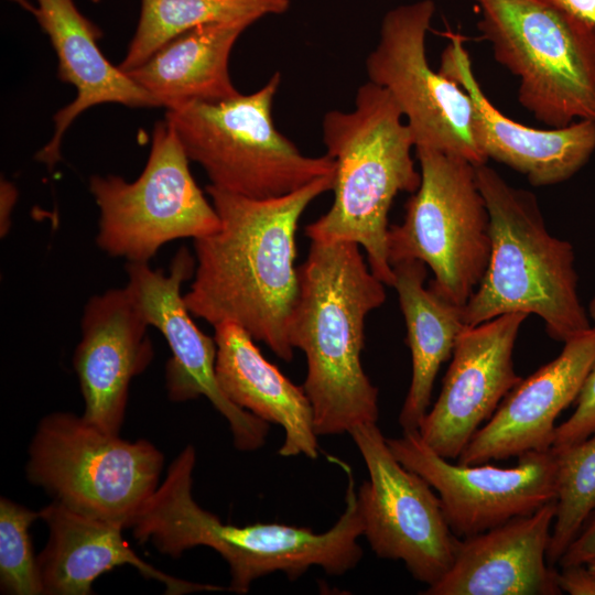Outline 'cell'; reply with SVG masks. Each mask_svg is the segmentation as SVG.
Segmentation results:
<instances>
[{
    "mask_svg": "<svg viewBox=\"0 0 595 595\" xmlns=\"http://www.w3.org/2000/svg\"><path fill=\"white\" fill-rule=\"evenodd\" d=\"M334 174L266 199L209 184L206 193L220 226L194 239L196 268L184 294L192 315L213 326L237 324L277 357L291 361L289 326L299 295L298 225L306 207L333 190Z\"/></svg>",
    "mask_w": 595,
    "mask_h": 595,
    "instance_id": "cell-1",
    "label": "cell"
},
{
    "mask_svg": "<svg viewBox=\"0 0 595 595\" xmlns=\"http://www.w3.org/2000/svg\"><path fill=\"white\" fill-rule=\"evenodd\" d=\"M298 275L289 337L306 358L302 388L316 434L349 433L377 423L378 389L364 371L361 351L365 320L386 301V284L351 241L311 240Z\"/></svg>",
    "mask_w": 595,
    "mask_h": 595,
    "instance_id": "cell-2",
    "label": "cell"
},
{
    "mask_svg": "<svg viewBox=\"0 0 595 595\" xmlns=\"http://www.w3.org/2000/svg\"><path fill=\"white\" fill-rule=\"evenodd\" d=\"M195 462V450L187 445L133 518L129 528L140 543L151 542L171 558L195 547L212 548L228 563L227 589L237 594H246L256 580L275 572L294 581L312 566L329 575H343L359 563L363 549L358 538L364 533V520L348 468L343 515L331 529L315 533L310 528L282 523H223L193 498Z\"/></svg>",
    "mask_w": 595,
    "mask_h": 595,
    "instance_id": "cell-3",
    "label": "cell"
},
{
    "mask_svg": "<svg viewBox=\"0 0 595 595\" xmlns=\"http://www.w3.org/2000/svg\"><path fill=\"white\" fill-rule=\"evenodd\" d=\"M390 94L368 80L350 111L329 110L322 120L326 154L335 161L334 202L305 227L311 240L351 241L364 248L371 272L392 286L388 259V214L400 192L421 182L411 150L414 142Z\"/></svg>",
    "mask_w": 595,
    "mask_h": 595,
    "instance_id": "cell-4",
    "label": "cell"
},
{
    "mask_svg": "<svg viewBox=\"0 0 595 595\" xmlns=\"http://www.w3.org/2000/svg\"><path fill=\"white\" fill-rule=\"evenodd\" d=\"M489 214L490 255L464 306L468 327L508 313L536 314L548 335L566 340L592 326L577 293L573 246L552 236L536 196L509 185L487 163L475 166Z\"/></svg>",
    "mask_w": 595,
    "mask_h": 595,
    "instance_id": "cell-5",
    "label": "cell"
},
{
    "mask_svg": "<svg viewBox=\"0 0 595 595\" xmlns=\"http://www.w3.org/2000/svg\"><path fill=\"white\" fill-rule=\"evenodd\" d=\"M495 60L519 78V102L542 123L595 121V25L549 0H474Z\"/></svg>",
    "mask_w": 595,
    "mask_h": 595,
    "instance_id": "cell-6",
    "label": "cell"
},
{
    "mask_svg": "<svg viewBox=\"0 0 595 595\" xmlns=\"http://www.w3.org/2000/svg\"><path fill=\"white\" fill-rule=\"evenodd\" d=\"M280 84L277 72L252 94L166 109L165 120L188 159L204 169L210 185L266 199L335 173L329 155H304L277 130L272 105Z\"/></svg>",
    "mask_w": 595,
    "mask_h": 595,
    "instance_id": "cell-7",
    "label": "cell"
},
{
    "mask_svg": "<svg viewBox=\"0 0 595 595\" xmlns=\"http://www.w3.org/2000/svg\"><path fill=\"white\" fill-rule=\"evenodd\" d=\"M421 182L401 224L389 227L388 259L423 262L434 274L430 289L464 307L480 283L490 255L489 214L475 165L466 159L415 148Z\"/></svg>",
    "mask_w": 595,
    "mask_h": 595,
    "instance_id": "cell-8",
    "label": "cell"
},
{
    "mask_svg": "<svg viewBox=\"0 0 595 595\" xmlns=\"http://www.w3.org/2000/svg\"><path fill=\"white\" fill-rule=\"evenodd\" d=\"M162 452L128 441L83 415L54 412L39 422L25 466L29 482L54 500L127 528L159 487Z\"/></svg>",
    "mask_w": 595,
    "mask_h": 595,
    "instance_id": "cell-9",
    "label": "cell"
},
{
    "mask_svg": "<svg viewBox=\"0 0 595 595\" xmlns=\"http://www.w3.org/2000/svg\"><path fill=\"white\" fill-rule=\"evenodd\" d=\"M175 131L154 125L151 150L140 176L93 175L89 190L99 208L96 241L111 257L149 262L171 240L215 232L220 220L197 186Z\"/></svg>",
    "mask_w": 595,
    "mask_h": 595,
    "instance_id": "cell-10",
    "label": "cell"
},
{
    "mask_svg": "<svg viewBox=\"0 0 595 595\" xmlns=\"http://www.w3.org/2000/svg\"><path fill=\"white\" fill-rule=\"evenodd\" d=\"M435 12L432 0L389 10L379 41L366 57L368 80L385 88L400 108L414 148L487 163L474 134V106L467 91L431 68L425 37Z\"/></svg>",
    "mask_w": 595,
    "mask_h": 595,
    "instance_id": "cell-11",
    "label": "cell"
},
{
    "mask_svg": "<svg viewBox=\"0 0 595 595\" xmlns=\"http://www.w3.org/2000/svg\"><path fill=\"white\" fill-rule=\"evenodd\" d=\"M368 470L357 489L364 533L377 556L400 560L416 581L436 583L451 567L458 538L430 484L402 465L377 423L349 432Z\"/></svg>",
    "mask_w": 595,
    "mask_h": 595,
    "instance_id": "cell-12",
    "label": "cell"
},
{
    "mask_svg": "<svg viewBox=\"0 0 595 595\" xmlns=\"http://www.w3.org/2000/svg\"><path fill=\"white\" fill-rule=\"evenodd\" d=\"M397 459L423 477L440 497L457 538L470 537L529 515L556 499V457L552 448L531 451L509 468L453 464L433 451L418 430L387 439Z\"/></svg>",
    "mask_w": 595,
    "mask_h": 595,
    "instance_id": "cell-13",
    "label": "cell"
},
{
    "mask_svg": "<svg viewBox=\"0 0 595 595\" xmlns=\"http://www.w3.org/2000/svg\"><path fill=\"white\" fill-rule=\"evenodd\" d=\"M196 260L181 248L167 273L153 270L149 262H128L127 288L144 320L166 339L171 358L165 367L167 397L184 402L205 397L227 420L235 447L252 452L262 447L269 423L232 403L220 389L215 371L216 342L192 320L181 294L182 284L195 272Z\"/></svg>",
    "mask_w": 595,
    "mask_h": 595,
    "instance_id": "cell-14",
    "label": "cell"
},
{
    "mask_svg": "<svg viewBox=\"0 0 595 595\" xmlns=\"http://www.w3.org/2000/svg\"><path fill=\"white\" fill-rule=\"evenodd\" d=\"M529 315L508 313L467 327L457 338L442 390L418 431L437 454L458 458L484 421L522 379L512 354Z\"/></svg>",
    "mask_w": 595,
    "mask_h": 595,
    "instance_id": "cell-15",
    "label": "cell"
},
{
    "mask_svg": "<svg viewBox=\"0 0 595 595\" xmlns=\"http://www.w3.org/2000/svg\"><path fill=\"white\" fill-rule=\"evenodd\" d=\"M148 326L127 286L94 295L84 306L73 357L83 418L109 433H120L130 382L153 358Z\"/></svg>",
    "mask_w": 595,
    "mask_h": 595,
    "instance_id": "cell-16",
    "label": "cell"
},
{
    "mask_svg": "<svg viewBox=\"0 0 595 595\" xmlns=\"http://www.w3.org/2000/svg\"><path fill=\"white\" fill-rule=\"evenodd\" d=\"M594 363L592 326L566 340L558 357L509 391L488 422L474 434L458 463L483 464L550 450L556 418L576 401Z\"/></svg>",
    "mask_w": 595,
    "mask_h": 595,
    "instance_id": "cell-17",
    "label": "cell"
},
{
    "mask_svg": "<svg viewBox=\"0 0 595 595\" xmlns=\"http://www.w3.org/2000/svg\"><path fill=\"white\" fill-rule=\"evenodd\" d=\"M441 56L439 72L457 83L474 106V134L484 153L523 174L534 186L561 183L573 176L595 150V121L537 129L505 116L483 93L469 54L457 35Z\"/></svg>",
    "mask_w": 595,
    "mask_h": 595,
    "instance_id": "cell-18",
    "label": "cell"
},
{
    "mask_svg": "<svg viewBox=\"0 0 595 595\" xmlns=\"http://www.w3.org/2000/svg\"><path fill=\"white\" fill-rule=\"evenodd\" d=\"M556 501L458 540L448 571L426 595H560L548 563Z\"/></svg>",
    "mask_w": 595,
    "mask_h": 595,
    "instance_id": "cell-19",
    "label": "cell"
},
{
    "mask_svg": "<svg viewBox=\"0 0 595 595\" xmlns=\"http://www.w3.org/2000/svg\"><path fill=\"white\" fill-rule=\"evenodd\" d=\"M48 540L37 555L44 594L90 595L98 576L116 566L131 565L164 585L165 594L223 591L224 587L169 575L140 559L123 539L126 524L77 512L53 500L40 510Z\"/></svg>",
    "mask_w": 595,
    "mask_h": 595,
    "instance_id": "cell-20",
    "label": "cell"
},
{
    "mask_svg": "<svg viewBox=\"0 0 595 595\" xmlns=\"http://www.w3.org/2000/svg\"><path fill=\"white\" fill-rule=\"evenodd\" d=\"M33 11L56 53L57 77L76 88L75 99L54 115L52 139L35 155L50 170L61 159V143L72 122L88 108L101 104L159 107L156 100L128 74L113 66L97 41L100 30L73 0H36Z\"/></svg>",
    "mask_w": 595,
    "mask_h": 595,
    "instance_id": "cell-21",
    "label": "cell"
},
{
    "mask_svg": "<svg viewBox=\"0 0 595 595\" xmlns=\"http://www.w3.org/2000/svg\"><path fill=\"white\" fill-rule=\"evenodd\" d=\"M214 332L216 378L225 396L239 408L283 429L279 455L315 459L318 435L303 388L268 361L251 335L239 325L220 323Z\"/></svg>",
    "mask_w": 595,
    "mask_h": 595,
    "instance_id": "cell-22",
    "label": "cell"
},
{
    "mask_svg": "<svg viewBox=\"0 0 595 595\" xmlns=\"http://www.w3.org/2000/svg\"><path fill=\"white\" fill-rule=\"evenodd\" d=\"M252 23L238 20L190 29L126 74L165 109L234 98L240 93L229 76V55L240 34Z\"/></svg>",
    "mask_w": 595,
    "mask_h": 595,
    "instance_id": "cell-23",
    "label": "cell"
},
{
    "mask_svg": "<svg viewBox=\"0 0 595 595\" xmlns=\"http://www.w3.org/2000/svg\"><path fill=\"white\" fill-rule=\"evenodd\" d=\"M393 288L407 326L412 376L399 414L403 432L418 430L425 416L436 375L452 357L458 336L468 327L464 307L424 286L426 266L418 260L392 266Z\"/></svg>",
    "mask_w": 595,
    "mask_h": 595,
    "instance_id": "cell-24",
    "label": "cell"
},
{
    "mask_svg": "<svg viewBox=\"0 0 595 595\" xmlns=\"http://www.w3.org/2000/svg\"><path fill=\"white\" fill-rule=\"evenodd\" d=\"M290 0H141L140 17L118 67L128 73L178 34L198 25L284 13Z\"/></svg>",
    "mask_w": 595,
    "mask_h": 595,
    "instance_id": "cell-25",
    "label": "cell"
},
{
    "mask_svg": "<svg viewBox=\"0 0 595 595\" xmlns=\"http://www.w3.org/2000/svg\"><path fill=\"white\" fill-rule=\"evenodd\" d=\"M553 451L556 457V513L547 553L552 566L595 516V433Z\"/></svg>",
    "mask_w": 595,
    "mask_h": 595,
    "instance_id": "cell-26",
    "label": "cell"
},
{
    "mask_svg": "<svg viewBox=\"0 0 595 595\" xmlns=\"http://www.w3.org/2000/svg\"><path fill=\"white\" fill-rule=\"evenodd\" d=\"M40 510H31L9 498L0 499V586L11 595L44 594L30 536Z\"/></svg>",
    "mask_w": 595,
    "mask_h": 595,
    "instance_id": "cell-27",
    "label": "cell"
},
{
    "mask_svg": "<svg viewBox=\"0 0 595 595\" xmlns=\"http://www.w3.org/2000/svg\"><path fill=\"white\" fill-rule=\"evenodd\" d=\"M575 402L573 414L554 430L553 450L581 442L595 433V363Z\"/></svg>",
    "mask_w": 595,
    "mask_h": 595,
    "instance_id": "cell-28",
    "label": "cell"
},
{
    "mask_svg": "<svg viewBox=\"0 0 595 595\" xmlns=\"http://www.w3.org/2000/svg\"><path fill=\"white\" fill-rule=\"evenodd\" d=\"M595 559V516L567 547L558 564L563 566L586 564Z\"/></svg>",
    "mask_w": 595,
    "mask_h": 595,
    "instance_id": "cell-29",
    "label": "cell"
},
{
    "mask_svg": "<svg viewBox=\"0 0 595 595\" xmlns=\"http://www.w3.org/2000/svg\"><path fill=\"white\" fill-rule=\"evenodd\" d=\"M558 585L570 595H595V573L586 564L563 566L558 572Z\"/></svg>",
    "mask_w": 595,
    "mask_h": 595,
    "instance_id": "cell-30",
    "label": "cell"
},
{
    "mask_svg": "<svg viewBox=\"0 0 595 595\" xmlns=\"http://www.w3.org/2000/svg\"><path fill=\"white\" fill-rule=\"evenodd\" d=\"M18 191L15 186L7 181L1 180L0 184V232L6 236L11 226V214L17 201Z\"/></svg>",
    "mask_w": 595,
    "mask_h": 595,
    "instance_id": "cell-31",
    "label": "cell"
},
{
    "mask_svg": "<svg viewBox=\"0 0 595 595\" xmlns=\"http://www.w3.org/2000/svg\"><path fill=\"white\" fill-rule=\"evenodd\" d=\"M595 25V0H549Z\"/></svg>",
    "mask_w": 595,
    "mask_h": 595,
    "instance_id": "cell-32",
    "label": "cell"
},
{
    "mask_svg": "<svg viewBox=\"0 0 595 595\" xmlns=\"http://www.w3.org/2000/svg\"><path fill=\"white\" fill-rule=\"evenodd\" d=\"M17 3H19L22 8H24L25 10H28L29 12L33 13L35 7L32 6L29 0H12Z\"/></svg>",
    "mask_w": 595,
    "mask_h": 595,
    "instance_id": "cell-33",
    "label": "cell"
},
{
    "mask_svg": "<svg viewBox=\"0 0 595 595\" xmlns=\"http://www.w3.org/2000/svg\"><path fill=\"white\" fill-rule=\"evenodd\" d=\"M588 315L595 322V298L589 303Z\"/></svg>",
    "mask_w": 595,
    "mask_h": 595,
    "instance_id": "cell-34",
    "label": "cell"
},
{
    "mask_svg": "<svg viewBox=\"0 0 595 595\" xmlns=\"http://www.w3.org/2000/svg\"><path fill=\"white\" fill-rule=\"evenodd\" d=\"M586 565L588 566V569L595 573V559L589 561L588 563H586Z\"/></svg>",
    "mask_w": 595,
    "mask_h": 595,
    "instance_id": "cell-35",
    "label": "cell"
},
{
    "mask_svg": "<svg viewBox=\"0 0 595 595\" xmlns=\"http://www.w3.org/2000/svg\"><path fill=\"white\" fill-rule=\"evenodd\" d=\"M94 3H99L101 0H90Z\"/></svg>",
    "mask_w": 595,
    "mask_h": 595,
    "instance_id": "cell-36",
    "label": "cell"
}]
</instances>
